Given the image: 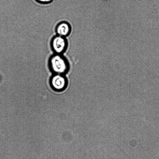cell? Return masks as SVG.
Returning <instances> with one entry per match:
<instances>
[{
    "mask_svg": "<svg viewBox=\"0 0 159 159\" xmlns=\"http://www.w3.org/2000/svg\"><path fill=\"white\" fill-rule=\"evenodd\" d=\"M39 3L43 4H47L51 3L53 0H36Z\"/></svg>",
    "mask_w": 159,
    "mask_h": 159,
    "instance_id": "5",
    "label": "cell"
},
{
    "mask_svg": "<svg viewBox=\"0 0 159 159\" xmlns=\"http://www.w3.org/2000/svg\"><path fill=\"white\" fill-rule=\"evenodd\" d=\"M51 84L54 89L61 91L66 88L67 81L66 78L62 75L57 74L52 78Z\"/></svg>",
    "mask_w": 159,
    "mask_h": 159,
    "instance_id": "3",
    "label": "cell"
},
{
    "mask_svg": "<svg viewBox=\"0 0 159 159\" xmlns=\"http://www.w3.org/2000/svg\"><path fill=\"white\" fill-rule=\"evenodd\" d=\"M67 42L64 37L56 35L51 39L50 46L54 53L61 54L66 50Z\"/></svg>",
    "mask_w": 159,
    "mask_h": 159,
    "instance_id": "2",
    "label": "cell"
},
{
    "mask_svg": "<svg viewBox=\"0 0 159 159\" xmlns=\"http://www.w3.org/2000/svg\"><path fill=\"white\" fill-rule=\"evenodd\" d=\"M49 63L52 70L57 74L62 75L68 70L67 62L61 54L54 53L51 55Z\"/></svg>",
    "mask_w": 159,
    "mask_h": 159,
    "instance_id": "1",
    "label": "cell"
},
{
    "mask_svg": "<svg viewBox=\"0 0 159 159\" xmlns=\"http://www.w3.org/2000/svg\"><path fill=\"white\" fill-rule=\"evenodd\" d=\"M70 31L69 25L66 22H60L55 27L56 35L64 37L69 34Z\"/></svg>",
    "mask_w": 159,
    "mask_h": 159,
    "instance_id": "4",
    "label": "cell"
}]
</instances>
